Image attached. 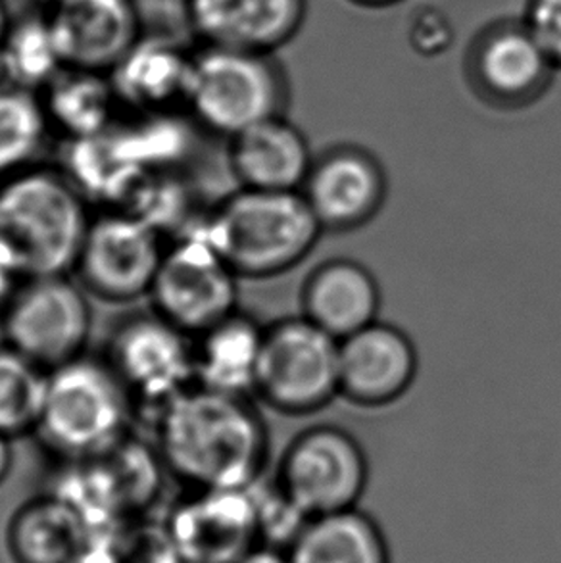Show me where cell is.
I'll return each instance as SVG.
<instances>
[{
	"label": "cell",
	"instance_id": "26",
	"mask_svg": "<svg viewBox=\"0 0 561 563\" xmlns=\"http://www.w3.org/2000/svg\"><path fill=\"white\" fill-rule=\"evenodd\" d=\"M51 131L38 92L0 87V181L37 166Z\"/></svg>",
	"mask_w": 561,
	"mask_h": 563
},
{
	"label": "cell",
	"instance_id": "18",
	"mask_svg": "<svg viewBox=\"0 0 561 563\" xmlns=\"http://www.w3.org/2000/svg\"><path fill=\"white\" fill-rule=\"evenodd\" d=\"M228 158L239 187L302 190L316 154L304 131L280 114L229 139Z\"/></svg>",
	"mask_w": 561,
	"mask_h": 563
},
{
	"label": "cell",
	"instance_id": "32",
	"mask_svg": "<svg viewBox=\"0 0 561 563\" xmlns=\"http://www.w3.org/2000/svg\"><path fill=\"white\" fill-rule=\"evenodd\" d=\"M20 283H22V277L15 274L4 260L0 258V312L4 310V306L8 305V300L12 298Z\"/></svg>",
	"mask_w": 561,
	"mask_h": 563
},
{
	"label": "cell",
	"instance_id": "11",
	"mask_svg": "<svg viewBox=\"0 0 561 563\" xmlns=\"http://www.w3.org/2000/svg\"><path fill=\"white\" fill-rule=\"evenodd\" d=\"M166 249L164 235L138 213L105 210L92 216L74 272L91 297L133 302L151 295Z\"/></svg>",
	"mask_w": 561,
	"mask_h": 563
},
{
	"label": "cell",
	"instance_id": "15",
	"mask_svg": "<svg viewBox=\"0 0 561 563\" xmlns=\"http://www.w3.org/2000/svg\"><path fill=\"white\" fill-rule=\"evenodd\" d=\"M419 358L408 333L373 321L339 341V393L362 408L400 400L418 377Z\"/></svg>",
	"mask_w": 561,
	"mask_h": 563
},
{
	"label": "cell",
	"instance_id": "30",
	"mask_svg": "<svg viewBox=\"0 0 561 563\" xmlns=\"http://www.w3.org/2000/svg\"><path fill=\"white\" fill-rule=\"evenodd\" d=\"M74 563H128L114 542L95 541L84 550Z\"/></svg>",
	"mask_w": 561,
	"mask_h": 563
},
{
	"label": "cell",
	"instance_id": "27",
	"mask_svg": "<svg viewBox=\"0 0 561 563\" xmlns=\"http://www.w3.org/2000/svg\"><path fill=\"white\" fill-rule=\"evenodd\" d=\"M48 372L0 344V433L12 441L37 431Z\"/></svg>",
	"mask_w": 561,
	"mask_h": 563
},
{
	"label": "cell",
	"instance_id": "4",
	"mask_svg": "<svg viewBox=\"0 0 561 563\" xmlns=\"http://www.w3.org/2000/svg\"><path fill=\"white\" fill-rule=\"evenodd\" d=\"M135 404L107 358L84 354L46 377L37 431L66 462L99 457L128 437Z\"/></svg>",
	"mask_w": 561,
	"mask_h": 563
},
{
	"label": "cell",
	"instance_id": "7",
	"mask_svg": "<svg viewBox=\"0 0 561 563\" xmlns=\"http://www.w3.org/2000/svg\"><path fill=\"white\" fill-rule=\"evenodd\" d=\"M254 395L272 410L310 416L339 393V341L302 313L264 331Z\"/></svg>",
	"mask_w": 561,
	"mask_h": 563
},
{
	"label": "cell",
	"instance_id": "12",
	"mask_svg": "<svg viewBox=\"0 0 561 563\" xmlns=\"http://www.w3.org/2000/svg\"><path fill=\"white\" fill-rule=\"evenodd\" d=\"M105 358L130 390L135 408L160 410L195 385V343L156 312L131 316L112 333Z\"/></svg>",
	"mask_w": 561,
	"mask_h": 563
},
{
	"label": "cell",
	"instance_id": "23",
	"mask_svg": "<svg viewBox=\"0 0 561 563\" xmlns=\"http://www.w3.org/2000/svg\"><path fill=\"white\" fill-rule=\"evenodd\" d=\"M287 556L288 563H391L387 537L360 508L308 519Z\"/></svg>",
	"mask_w": 561,
	"mask_h": 563
},
{
	"label": "cell",
	"instance_id": "35",
	"mask_svg": "<svg viewBox=\"0 0 561 563\" xmlns=\"http://www.w3.org/2000/svg\"><path fill=\"white\" fill-rule=\"evenodd\" d=\"M10 25H12V22H10V15H8L7 4L0 0V46L7 38Z\"/></svg>",
	"mask_w": 561,
	"mask_h": 563
},
{
	"label": "cell",
	"instance_id": "24",
	"mask_svg": "<svg viewBox=\"0 0 561 563\" xmlns=\"http://www.w3.org/2000/svg\"><path fill=\"white\" fill-rule=\"evenodd\" d=\"M51 130L66 141L102 135L114 128L116 108L122 107L108 74L66 68L41 91Z\"/></svg>",
	"mask_w": 561,
	"mask_h": 563
},
{
	"label": "cell",
	"instance_id": "31",
	"mask_svg": "<svg viewBox=\"0 0 561 563\" xmlns=\"http://www.w3.org/2000/svg\"><path fill=\"white\" fill-rule=\"evenodd\" d=\"M237 563H288L287 550L270 547V544H258Z\"/></svg>",
	"mask_w": 561,
	"mask_h": 563
},
{
	"label": "cell",
	"instance_id": "25",
	"mask_svg": "<svg viewBox=\"0 0 561 563\" xmlns=\"http://www.w3.org/2000/svg\"><path fill=\"white\" fill-rule=\"evenodd\" d=\"M0 69L7 87L31 92L43 91L66 69L48 15L10 25L0 46Z\"/></svg>",
	"mask_w": 561,
	"mask_h": 563
},
{
	"label": "cell",
	"instance_id": "14",
	"mask_svg": "<svg viewBox=\"0 0 561 563\" xmlns=\"http://www.w3.org/2000/svg\"><path fill=\"white\" fill-rule=\"evenodd\" d=\"M387 190V174L375 154L339 145L314 158L300 192L323 231H352L381 212Z\"/></svg>",
	"mask_w": 561,
	"mask_h": 563
},
{
	"label": "cell",
	"instance_id": "33",
	"mask_svg": "<svg viewBox=\"0 0 561 563\" xmlns=\"http://www.w3.org/2000/svg\"><path fill=\"white\" fill-rule=\"evenodd\" d=\"M14 465V449H12V439L7 434L0 433V485L8 479Z\"/></svg>",
	"mask_w": 561,
	"mask_h": 563
},
{
	"label": "cell",
	"instance_id": "17",
	"mask_svg": "<svg viewBox=\"0 0 561 563\" xmlns=\"http://www.w3.org/2000/svg\"><path fill=\"white\" fill-rule=\"evenodd\" d=\"M190 27L205 45L277 54L308 18V0H187Z\"/></svg>",
	"mask_w": 561,
	"mask_h": 563
},
{
	"label": "cell",
	"instance_id": "36",
	"mask_svg": "<svg viewBox=\"0 0 561 563\" xmlns=\"http://www.w3.org/2000/svg\"><path fill=\"white\" fill-rule=\"evenodd\" d=\"M48 2H51V4H53L54 0H48Z\"/></svg>",
	"mask_w": 561,
	"mask_h": 563
},
{
	"label": "cell",
	"instance_id": "22",
	"mask_svg": "<svg viewBox=\"0 0 561 563\" xmlns=\"http://www.w3.org/2000/svg\"><path fill=\"white\" fill-rule=\"evenodd\" d=\"M264 331L258 321L237 310L193 336L195 385L228 395H254Z\"/></svg>",
	"mask_w": 561,
	"mask_h": 563
},
{
	"label": "cell",
	"instance_id": "2",
	"mask_svg": "<svg viewBox=\"0 0 561 563\" xmlns=\"http://www.w3.org/2000/svg\"><path fill=\"white\" fill-rule=\"evenodd\" d=\"M91 221L89 200L62 168L0 181V258L22 279L72 274Z\"/></svg>",
	"mask_w": 561,
	"mask_h": 563
},
{
	"label": "cell",
	"instance_id": "1",
	"mask_svg": "<svg viewBox=\"0 0 561 563\" xmlns=\"http://www.w3.org/2000/svg\"><path fill=\"white\" fill-rule=\"evenodd\" d=\"M154 419L160 457L190 493L258 485L270 434L251 396L193 385Z\"/></svg>",
	"mask_w": 561,
	"mask_h": 563
},
{
	"label": "cell",
	"instance_id": "3",
	"mask_svg": "<svg viewBox=\"0 0 561 563\" xmlns=\"http://www.w3.org/2000/svg\"><path fill=\"white\" fill-rule=\"evenodd\" d=\"M202 233L241 279H267L302 264L323 228L300 190L239 187L213 206Z\"/></svg>",
	"mask_w": 561,
	"mask_h": 563
},
{
	"label": "cell",
	"instance_id": "29",
	"mask_svg": "<svg viewBox=\"0 0 561 563\" xmlns=\"http://www.w3.org/2000/svg\"><path fill=\"white\" fill-rule=\"evenodd\" d=\"M452 35L454 30L450 20L432 8L419 10V14L411 20L410 30H408L411 48L421 56H437L444 53L452 43Z\"/></svg>",
	"mask_w": 561,
	"mask_h": 563
},
{
	"label": "cell",
	"instance_id": "16",
	"mask_svg": "<svg viewBox=\"0 0 561 563\" xmlns=\"http://www.w3.org/2000/svg\"><path fill=\"white\" fill-rule=\"evenodd\" d=\"M48 22L66 68L110 74L143 37L135 0H54Z\"/></svg>",
	"mask_w": 561,
	"mask_h": 563
},
{
	"label": "cell",
	"instance_id": "10",
	"mask_svg": "<svg viewBox=\"0 0 561 563\" xmlns=\"http://www.w3.org/2000/svg\"><path fill=\"white\" fill-rule=\"evenodd\" d=\"M239 275L200 225L167 244L152 283V312L197 336L239 310Z\"/></svg>",
	"mask_w": 561,
	"mask_h": 563
},
{
	"label": "cell",
	"instance_id": "34",
	"mask_svg": "<svg viewBox=\"0 0 561 563\" xmlns=\"http://www.w3.org/2000/svg\"><path fill=\"white\" fill-rule=\"evenodd\" d=\"M354 7L367 8V10H383V8L398 7L406 0H349Z\"/></svg>",
	"mask_w": 561,
	"mask_h": 563
},
{
	"label": "cell",
	"instance_id": "5",
	"mask_svg": "<svg viewBox=\"0 0 561 563\" xmlns=\"http://www.w3.org/2000/svg\"><path fill=\"white\" fill-rule=\"evenodd\" d=\"M290 84L275 54L205 45L193 54L187 108L210 133L231 139L287 112Z\"/></svg>",
	"mask_w": 561,
	"mask_h": 563
},
{
	"label": "cell",
	"instance_id": "6",
	"mask_svg": "<svg viewBox=\"0 0 561 563\" xmlns=\"http://www.w3.org/2000/svg\"><path fill=\"white\" fill-rule=\"evenodd\" d=\"M89 297L69 275L22 279L0 312L4 343L46 372L84 356L92 331Z\"/></svg>",
	"mask_w": 561,
	"mask_h": 563
},
{
	"label": "cell",
	"instance_id": "21",
	"mask_svg": "<svg viewBox=\"0 0 561 563\" xmlns=\"http://www.w3.org/2000/svg\"><path fill=\"white\" fill-rule=\"evenodd\" d=\"M15 563H74L95 542L84 516L62 496H38L15 511L7 531Z\"/></svg>",
	"mask_w": 561,
	"mask_h": 563
},
{
	"label": "cell",
	"instance_id": "28",
	"mask_svg": "<svg viewBox=\"0 0 561 563\" xmlns=\"http://www.w3.org/2000/svg\"><path fill=\"white\" fill-rule=\"evenodd\" d=\"M521 18L561 71V0H527Z\"/></svg>",
	"mask_w": 561,
	"mask_h": 563
},
{
	"label": "cell",
	"instance_id": "9",
	"mask_svg": "<svg viewBox=\"0 0 561 563\" xmlns=\"http://www.w3.org/2000/svg\"><path fill=\"white\" fill-rule=\"evenodd\" d=\"M558 71L524 18L483 23L463 51L468 89L483 104L502 112L537 104L550 91Z\"/></svg>",
	"mask_w": 561,
	"mask_h": 563
},
{
	"label": "cell",
	"instance_id": "20",
	"mask_svg": "<svg viewBox=\"0 0 561 563\" xmlns=\"http://www.w3.org/2000/svg\"><path fill=\"white\" fill-rule=\"evenodd\" d=\"M193 54L166 38L141 37L108 76L118 100L138 114L187 107Z\"/></svg>",
	"mask_w": 561,
	"mask_h": 563
},
{
	"label": "cell",
	"instance_id": "8",
	"mask_svg": "<svg viewBox=\"0 0 561 563\" xmlns=\"http://www.w3.org/2000/svg\"><path fill=\"white\" fill-rule=\"evenodd\" d=\"M370 481V462L354 434L337 426L304 429L280 457L275 487L304 518L358 508Z\"/></svg>",
	"mask_w": 561,
	"mask_h": 563
},
{
	"label": "cell",
	"instance_id": "13",
	"mask_svg": "<svg viewBox=\"0 0 561 563\" xmlns=\"http://www.w3.org/2000/svg\"><path fill=\"white\" fill-rule=\"evenodd\" d=\"M182 563H237L262 542L256 485L193 493L167 521Z\"/></svg>",
	"mask_w": 561,
	"mask_h": 563
},
{
	"label": "cell",
	"instance_id": "19",
	"mask_svg": "<svg viewBox=\"0 0 561 563\" xmlns=\"http://www.w3.org/2000/svg\"><path fill=\"white\" fill-rule=\"evenodd\" d=\"M300 305L306 320L342 341L380 320V283L356 260H327L306 277Z\"/></svg>",
	"mask_w": 561,
	"mask_h": 563
}]
</instances>
